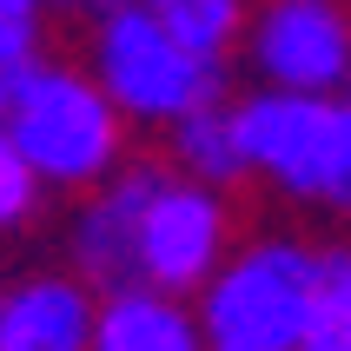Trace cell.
Returning a JSON list of instances; mask_svg holds the SVG:
<instances>
[{"instance_id": "6da1fadb", "label": "cell", "mask_w": 351, "mask_h": 351, "mask_svg": "<svg viewBox=\"0 0 351 351\" xmlns=\"http://www.w3.org/2000/svg\"><path fill=\"white\" fill-rule=\"evenodd\" d=\"M7 146L27 159L40 193H93L126 166V119L80 60L40 53L7 80Z\"/></svg>"}, {"instance_id": "7a4b0ae2", "label": "cell", "mask_w": 351, "mask_h": 351, "mask_svg": "<svg viewBox=\"0 0 351 351\" xmlns=\"http://www.w3.org/2000/svg\"><path fill=\"white\" fill-rule=\"evenodd\" d=\"M245 173L272 193L351 219V93H272L252 86L232 99Z\"/></svg>"}, {"instance_id": "3957f363", "label": "cell", "mask_w": 351, "mask_h": 351, "mask_svg": "<svg viewBox=\"0 0 351 351\" xmlns=\"http://www.w3.org/2000/svg\"><path fill=\"white\" fill-rule=\"evenodd\" d=\"M318 245L292 232H258L219 258V272L193 292L206 351H298L312 305Z\"/></svg>"}, {"instance_id": "277c9868", "label": "cell", "mask_w": 351, "mask_h": 351, "mask_svg": "<svg viewBox=\"0 0 351 351\" xmlns=\"http://www.w3.org/2000/svg\"><path fill=\"white\" fill-rule=\"evenodd\" d=\"M80 66L93 73V86L113 99V113L126 119V126H159V133H166V126L186 119L193 106L226 99V66L186 53L139 0H126V7L93 20Z\"/></svg>"}, {"instance_id": "5b68a950", "label": "cell", "mask_w": 351, "mask_h": 351, "mask_svg": "<svg viewBox=\"0 0 351 351\" xmlns=\"http://www.w3.org/2000/svg\"><path fill=\"white\" fill-rule=\"evenodd\" d=\"M226 252H232V199L159 166V179L146 186V206H139V232H133L139 285L193 298L219 272Z\"/></svg>"}, {"instance_id": "8992f818", "label": "cell", "mask_w": 351, "mask_h": 351, "mask_svg": "<svg viewBox=\"0 0 351 351\" xmlns=\"http://www.w3.org/2000/svg\"><path fill=\"white\" fill-rule=\"evenodd\" d=\"M239 53L272 93H345L351 86V7L345 0H258Z\"/></svg>"}, {"instance_id": "52a82bcc", "label": "cell", "mask_w": 351, "mask_h": 351, "mask_svg": "<svg viewBox=\"0 0 351 351\" xmlns=\"http://www.w3.org/2000/svg\"><path fill=\"white\" fill-rule=\"evenodd\" d=\"M159 179L153 159L139 166H119L113 179H99L93 193H80L73 226H66V272L93 292H126L139 285L133 272V232H139V206H146V186Z\"/></svg>"}, {"instance_id": "ba28073f", "label": "cell", "mask_w": 351, "mask_h": 351, "mask_svg": "<svg viewBox=\"0 0 351 351\" xmlns=\"http://www.w3.org/2000/svg\"><path fill=\"white\" fill-rule=\"evenodd\" d=\"M99 292L73 272H20L0 285V351H86Z\"/></svg>"}, {"instance_id": "9c48e42d", "label": "cell", "mask_w": 351, "mask_h": 351, "mask_svg": "<svg viewBox=\"0 0 351 351\" xmlns=\"http://www.w3.org/2000/svg\"><path fill=\"white\" fill-rule=\"evenodd\" d=\"M86 351H206V338H199L193 298L126 285V292H99Z\"/></svg>"}, {"instance_id": "30bf717a", "label": "cell", "mask_w": 351, "mask_h": 351, "mask_svg": "<svg viewBox=\"0 0 351 351\" xmlns=\"http://www.w3.org/2000/svg\"><path fill=\"white\" fill-rule=\"evenodd\" d=\"M166 146H173V166L179 179H199V186H213V193H232V186H245V146H239V113L232 99H206V106H193L186 119H173L166 126Z\"/></svg>"}, {"instance_id": "8fae6325", "label": "cell", "mask_w": 351, "mask_h": 351, "mask_svg": "<svg viewBox=\"0 0 351 351\" xmlns=\"http://www.w3.org/2000/svg\"><path fill=\"white\" fill-rule=\"evenodd\" d=\"M139 7H146L186 53L213 60V66H226V53L239 47L245 20H252V0H139Z\"/></svg>"}, {"instance_id": "7c38bea8", "label": "cell", "mask_w": 351, "mask_h": 351, "mask_svg": "<svg viewBox=\"0 0 351 351\" xmlns=\"http://www.w3.org/2000/svg\"><path fill=\"white\" fill-rule=\"evenodd\" d=\"M298 351H351V245H318Z\"/></svg>"}, {"instance_id": "4fadbf2b", "label": "cell", "mask_w": 351, "mask_h": 351, "mask_svg": "<svg viewBox=\"0 0 351 351\" xmlns=\"http://www.w3.org/2000/svg\"><path fill=\"white\" fill-rule=\"evenodd\" d=\"M47 0H0V73H20L27 60L47 53Z\"/></svg>"}, {"instance_id": "5bb4252c", "label": "cell", "mask_w": 351, "mask_h": 351, "mask_svg": "<svg viewBox=\"0 0 351 351\" xmlns=\"http://www.w3.org/2000/svg\"><path fill=\"white\" fill-rule=\"evenodd\" d=\"M40 179L27 173V159L7 146V133H0V239H14L20 226H34L40 219Z\"/></svg>"}, {"instance_id": "9a60e30c", "label": "cell", "mask_w": 351, "mask_h": 351, "mask_svg": "<svg viewBox=\"0 0 351 351\" xmlns=\"http://www.w3.org/2000/svg\"><path fill=\"white\" fill-rule=\"evenodd\" d=\"M53 7H73V14L99 20V14H113V7H126V0H53Z\"/></svg>"}, {"instance_id": "2e32d148", "label": "cell", "mask_w": 351, "mask_h": 351, "mask_svg": "<svg viewBox=\"0 0 351 351\" xmlns=\"http://www.w3.org/2000/svg\"><path fill=\"white\" fill-rule=\"evenodd\" d=\"M7 80H14V73H0V126H7Z\"/></svg>"}, {"instance_id": "e0dca14e", "label": "cell", "mask_w": 351, "mask_h": 351, "mask_svg": "<svg viewBox=\"0 0 351 351\" xmlns=\"http://www.w3.org/2000/svg\"><path fill=\"white\" fill-rule=\"evenodd\" d=\"M47 7H53V0H47Z\"/></svg>"}, {"instance_id": "ac0fdd59", "label": "cell", "mask_w": 351, "mask_h": 351, "mask_svg": "<svg viewBox=\"0 0 351 351\" xmlns=\"http://www.w3.org/2000/svg\"><path fill=\"white\" fill-rule=\"evenodd\" d=\"M345 93H351V86H345Z\"/></svg>"}]
</instances>
